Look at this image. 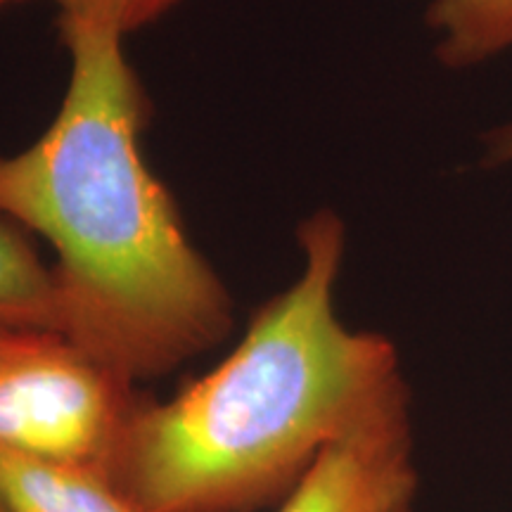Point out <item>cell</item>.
I'll use <instances>...</instances> for the list:
<instances>
[{"label":"cell","mask_w":512,"mask_h":512,"mask_svg":"<svg viewBox=\"0 0 512 512\" xmlns=\"http://www.w3.org/2000/svg\"><path fill=\"white\" fill-rule=\"evenodd\" d=\"M60 31L67 91L34 143L0 155V216L55 249L67 335L136 382L226 337L230 297L143 155L147 98L124 36Z\"/></svg>","instance_id":"cell-1"},{"label":"cell","mask_w":512,"mask_h":512,"mask_svg":"<svg viewBox=\"0 0 512 512\" xmlns=\"http://www.w3.org/2000/svg\"><path fill=\"white\" fill-rule=\"evenodd\" d=\"M297 235L302 271L223 363L174 399L133 408L107 475L145 512H242L285 496L403 380L392 339L337 316L342 219L320 209Z\"/></svg>","instance_id":"cell-2"},{"label":"cell","mask_w":512,"mask_h":512,"mask_svg":"<svg viewBox=\"0 0 512 512\" xmlns=\"http://www.w3.org/2000/svg\"><path fill=\"white\" fill-rule=\"evenodd\" d=\"M131 384L69 335L0 323V448L107 472Z\"/></svg>","instance_id":"cell-3"},{"label":"cell","mask_w":512,"mask_h":512,"mask_svg":"<svg viewBox=\"0 0 512 512\" xmlns=\"http://www.w3.org/2000/svg\"><path fill=\"white\" fill-rule=\"evenodd\" d=\"M415 491L411 399L401 380L318 453L278 512H399L413 508Z\"/></svg>","instance_id":"cell-4"},{"label":"cell","mask_w":512,"mask_h":512,"mask_svg":"<svg viewBox=\"0 0 512 512\" xmlns=\"http://www.w3.org/2000/svg\"><path fill=\"white\" fill-rule=\"evenodd\" d=\"M0 498L12 512H145L98 467L0 448Z\"/></svg>","instance_id":"cell-5"},{"label":"cell","mask_w":512,"mask_h":512,"mask_svg":"<svg viewBox=\"0 0 512 512\" xmlns=\"http://www.w3.org/2000/svg\"><path fill=\"white\" fill-rule=\"evenodd\" d=\"M0 323L67 335L64 299L53 266L38 256L27 230L0 216Z\"/></svg>","instance_id":"cell-6"},{"label":"cell","mask_w":512,"mask_h":512,"mask_svg":"<svg viewBox=\"0 0 512 512\" xmlns=\"http://www.w3.org/2000/svg\"><path fill=\"white\" fill-rule=\"evenodd\" d=\"M427 22L439 31L448 67H472L512 48V0H434Z\"/></svg>","instance_id":"cell-7"},{"label":"cell","mask_w":512,"mask_h":512,"mask_svg":"<svg viewBox=\"0 0 512 512\" xmlns=\"http://www.w3.org/2000/svg\"><path fill=\"white\" fill-rule=\"evenodd\" d=\"M60 24L100 27L128 36L166 15L181 0H55Z\"/></svg>","instance_id":"cell-8"},{"label":"cell","mask_w":512,"mask_h":512,"mask_svg":"<svg viewBox=\"0 0 512 512\" xmlns=\"http://www.w3.org/2000/svg\"><path fill=\"white\" fill-rule=\"evenodd\" d=\"M512 162V124L496 128L486 136V164Z\"/></svg>","instance_id":"cell-9"},{"label":"cell","mask_w":512,"mask_h":512,"mask_svg":"<svg viewBox=\"0 0 512 512\" xmlns=\"http://www.w3.org/2000/svg\"><path fill=\"white\" fill-rule=\"evenodd\" d=\"M0 512H12V510L8 508V505H5V501H3V498H0Z\"/></svg>","instance_id":"cell-10"},{"label":"cell","mask_w":512,"mask_h":512,"mask_svg":"<svg viewBox=\"0 0 512 512\" xmlns=\"http://www.w3.org/2000/svg\"><path fill=\"white\" fill-rule=\"evenodd\" d=\"M5 3H10V0H0V8H3V5H5Z\"/></svg>","instance_id":"cell-11"},{"label":"cell","mask_w":512,"mask_h":512,"mask_svg":"<svg viewBox=\"0 0 512 512\" xmlns=\"http://www.w3.org/2000/svg\"><path fill=\"white\" fill-rule=\"evenodd\" d=\"M399 512H413V508H406V510H399Z\"/></svg>","instance_id":"cell-12"}]
</instances>
